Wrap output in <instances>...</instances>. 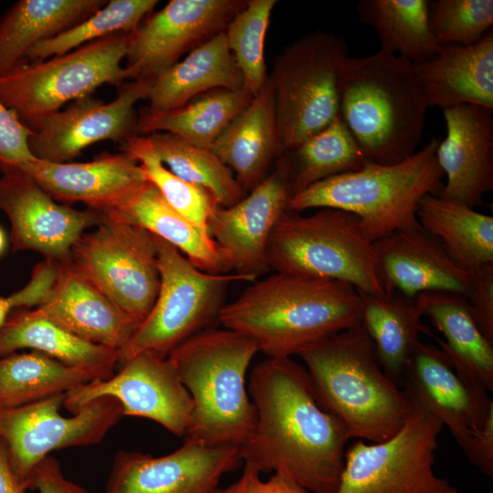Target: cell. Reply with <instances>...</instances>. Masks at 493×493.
I'll return each instance as SVG.
<instances>
[{"label": "cell", "mask_w": 493, "mask_h": 493, "mask_svg": "<svg viewBox=\"0 0 493 493\" xmlns=\"http://www.w3.org/2000/svg\"><path fill=\"white\" fill-rule=\"evenodd\" d=\"M248 392L257 420L240 446L243 462L310 493H335L350 436L318 404L305 367L291 357H267L252 369Z\"/></svg>", "instance_id": "6da1fadb"}, {"label": "cell", "mask_w": 493, "mask_h": 493, "mask_svg": "<svg viewBox=\"0 0 493 493\" xmlns=\"http://www.w3.org/2000/svg\"><path fill=\"white\" fill-rule=\"evenodd\" d=\"M362 316V296L351 285L276 272L225 304L217 320L280 358L361 323Z\"/></svg>", "instance_id": "7a4b0ae2"}, {"label": "cell", "mask_w": 493, "mask_h": 493, "mask_svg": "<svg viewBox=\"0 0 493 493\" xmlns=\"http://www.w3.org/2000/svg\"><path fill=\"white\" fill-rule=\"evenodd\" d=\"M297 355L318 404L344 425L350 438L386 440L411 414L410 400L383 372L362 322L308 345Z\"/></svg>", "instance_id": "3957f363"}, {"label": "cell", "mask_w": 493, "mask_h": 493, "mask_svg": "<svg viewBox=\"0 0 493 493\" xmlns=\"http://www.w3.org/2000/svg\"><path fill=\"white\" fill-rule=\"evenodd\" d=\"M428 108L407 59L382 49L346 59L340 116L368 161L393 164L416 152Z\"/></svg>", "instance_id": "277c9868"}, {"label": "cell", "mask_w": 493, "mask_h": 493, "mask_svg": "<svg viewBox=\"0 0 493 493\" xmlns=\"http://www.w3.org/2000/svg\"><path fill=\"white\" fill-rule=\"evenodd\" d=\"M257 351L252 339L224 328L204 330L169 353L194 404L186 437L210 446L240 447L248 440L257 413L246 375Z\"/></svg>", "instance_id": "5b68a950"}, {"label": "cell", "mask_w": 493, "mask_h": 493, "mask_svg": "<svg viewBox=\"0 0 493 493\" xmlns=\"http://www.w3.org/2000/svg\"><path fill=\"white\" fill-rule=\"evenodd\" d=\"M433 138L409 158L393 164L368 162L361 169L322 180L291 196L288 210L334 208L356 215L373 243L395 231L420 228V200L436 194L444 173Z\"/></svg>", "instance_id": "8992f818"}, {"label": "cell", "mask_w": 493, "mask_h": 493, "mask_svg": "<svg viewBox=\"0 0 493 493\" xmlns=\"http://www.w3.org/2000/svg\"><path fill=\"white\" fill-rule=\"evenodd\" d=\"M267 263L278 273L345 282L359 292L383 294L374 243L360 219L334 208L309 215L288 210L276 225Z\"/></svg>", "instance_id": "52a82bcc"}, {"label": "cell", "mask_w": 493, "mask_h": 493, "mask_svg": "<svg viewBox=\"0 0 493 493\" xmlns=\"http://www.w3.org/2000/svg\"><path fill=\"white\" fill-rule=\"evenodd\" d=\"M348 54L344 37L315 31L276 57L268 79L283 152L340 116L341 82Z\"/></svg>", "instance_id": "ba28073f"}, {"label": "cell", "mask_w": 493, "mask_h": 493, "mask_svg": "<svg viewBox=\"0 0 493 493\" xmlns=\"http://www.w3.org/2000/svg\"><path fill=\"white\" fill-rule=\"evenodd\" d=\"M99 215L96 229L77 240L66 262L140 324L160 287L155 237L117 210Z\"/></svg>", "instance_id": "9c48e42d"}, {"label": "cell", "mask_w": 493, "mask_h": 493, "mask_svg": "<svg viewBox=\"0 0 493 493\" xmlns=\"http://www.w3.org/2000/svg\"><path fill=\"white\" fill-rule=\"evenodd\" d=\"M129 33H116L44 60L29 61L0 77V100L30 130L68 102L130 76L121 65Z\"/></svg>", "instance_id": "30bf717a"}, {"label": "cell", "mask_w": 493, "mask_h": 493, "mask_svg": "<svg viewBox=\"0 0 493 493\" xmlns=\"http://www.w3.org/2000/svg\"><path fill=\"white\" fill-rule=\"evenodd\" d=\"M154 237L160 272L158 294L152 309L121 351V364L142 351L167 358L174 348L218 320L228 284L243 280L237 275L205 272L176 247Z\"/></svg>", "instance_id": "8fae6325"}, {"label": "cell", "mask_w": 493, "mask_h": 493, "mask_svg": "<svg viewBox=\"0 0 493 493\" xmlns=\"http://www.w3.org/2000/svg\"><path fill=\"white\" fill-rule=\"evenodd\" d=\"M411 404V414L393 436L370 444L359 439L345 450L335 493H457L434 471L442 422Z\"/></svg>", "instance_id": "7c38bea8"}, {"label": "cell", "mask_w": 493, "mask_h": 493, "mask_svg": "<svg viewBox=\"0 0 493 493\" xmlns=\"http://www.w3.org/2000/svg\"><path fill=\"white\" fill-rule=\"evenodd\" d=\"M66 393L23 406L0 408V441L11 468L28 489L34 467L53 450L100 443L123 416L118 400H93L73 416L59 414Z\"/></svg>", "instance_id": "4fadbf2b"}, {"label": "cell", "mask_w": 493, "mask_h": 493, "mask_svg": "<svg viewBox=\"0 0 493 493\" xmlns=\"http://www.w3.org/2000/svg\"><path fill=\"white\" fill-rule=\"evenodd\" d=\"M110 396L123 415L151 419L173 435H186L193 418L192 397L167 358L142 351L121 363L107 379H95L66 393L63 406L72 414L95 399Z\"/></svg>", "instance_id": "5bb4252c"}, {"label": "cell", "mask_w": 493, "mask_h": 493, "mask_svg": "<svg viewBox=\"0 0 493 493\" xmlns=\"http://www.w3.org/2000/svg\"><path fill=\"white\" fill-rule=\"evenodd\" d=\"M246 1L171 0L129 33L124 68L130 79H154L215 35Z\"/></svg>", "instance_id": "9a60e30c"}, {"label": "cell", "mask_w": 493, "mask_h": 493, "mask_svg": "<svg viewBox=\"0 0 493 493\" xmlns=\"http://www.w3.org/2000/svg\"><path fill=\"white\" fill-rule=\"evenodd\" d=\"M153 79H134L109 102L89 95L40 119L32 129L29 148L35 158L69 163L87 147L110 140L120 144L136 135L135 104L147 99Z\"/></svg>", "instance_id": "2e32d148"}, {"label": "cell", "mask_w": 493, "mask_h": 493, "mask_svg": "<svg viewBox=\"0 0 493 493\" xmlns=\"http://www.w3.org/2000/svg\"><path fill=\"white\" fill-rule=\"evenodd\" d=\"M242 462L238 446H210L189 437L157 457L119 450L105 493H217L221 477Z\"/></svg>", "instance_id": "e0dca14e"}, {"label": "cell", "mask_w": 493, "mask_h": 493, "mask_svg": "<svg viewBox=\"0 0 493 493\" xmlns=\"http://www.w3.org/2000/svg\"><path fill=\"white\" fill-rule=\"evenodd\" d=\"M0 211L7 216L13 251L32 250L58 263L84 231L99 222V212L57 203L29 174L0 165Z\"/></svg>", "instance_id": "ac0fdd59"}, {"label": "cell", "mask_w": 493, "mask_h": 493, "mask_svg": "<svg viewBox=\"0 0 493 493\" xmlns=\"http://www.w3.org/2000/svg\"><path fill=\"white\" fill-rule=\"evenodd\" d=\"M291 192L278 165L237 203L218 206L207 223V230L229 270L246 281L270 270L267 246L272 232L288 211Z\"/></svg>", "instance_id": "d6986e66"}, {"label": "cell", "mask_w": 493, "mask_h": 493, "mask_svg": "<svg viewBox=\"0 0 493 493\" xmlns=\"http://www.w3.org/2000/svg\"><path fill=\"white\" fill-rule=\"evenodd\" d=\"M399 385L411 403L425 408L447 427L460 447L493 412L487 391L461 377L442 349L421 341Z\"/></svg>", "instance_id": "ffe728a7"}, {"label": "cell", "mask_w": 493, "mask_h": 493, "mask_svg": "<svg viewBox=\"0 0 493 493\" xmlns=\"http://www.w3.org/2000/svg\"><path fill=\"white\" fill-rule=\"evenodd\" d=\"M443 115L446 135L435 157L446 183L437 195L474 208L493 190V110L464 104Z\"/></svg>", "instance_id": "44dd1931"}, {"label": "cell", "mask_w": 493, "mask_h": 493, "mask_svg": "<svg viewBox=\"0 0 493 493\" xmlns=\"http://www.w3.org/2000/svg\"><path fill=\"white\" fill-rule=\"evenodd\" d=\"M17 168L55 200L82 203L98 212L120 209L148 182L140 163L123 152H104L85 163L36 158Z\"/></svg>", "instance_id": "7402d4cb"}, {"label": "cell", "mask_w": 493, "mask_h": 493, "mask_svg": "<svg viewBox=\"0 0 493 493\" xmlns=\"http://www.w3.org/2000/svg\"><path fill=\"white\" fill-rule=\"evenodd\" d=\"M385 292L409 299L428 291L470 295V275L422 227L395 231L374 242Z\"/></svg>", "instance_id": "603a6c76"}, {"label": "cell", "mask_w": 493, "mask_h": 493, "mask_svg": "<svg viewBox=\"0 0 493 493\" xmlns=\"http://www.w3.org/2000/svg\"><path fill=\"white\" fill-rule=\"evenodd\" d=\"M34 309L72 334L120 352L139 325L68 262L59 263L54 288Z\"/></svg>", "instance_id": "cb8c5ba5"}, {"label": "cell", "mask_w": 493, "mask_h": 493, "mask_svg": "<svg viewBox=\"0 0 493 493\" xmlns=\"http://www.w3.org/2000/svg\"><path fill=\"white\" fill-rule=\"evenodd\" d=\"M414 70L428 107L493 110V30L469 46L445 45Z\"/></svg>", "instance_id": "d4e9b609"}, {"label": "cell", "mask_w": 493, "mask_h": 493, "mask_svg": "<svg viewBox=\"0 0 493 493\" xmlns=\"http://www.w3.org/2000/svg\"><path fill=\"white\" fill-rule=\"evenodd\" d=\"M210 150L232 171L246 194L267 177L269 165L283 152L269 79Z\"/></svg>", "instance_id": "484cf974"}, {"label": "cell", "mask_w": 493, "mask_h": 493, "mask_svg": "<svg viewBox=\"0 0 493 493\" xmlns=\"http://www.w3.org/2000/svg\"><path fill=\"white\" fill-rule=\"evenodd\" d=\"M414 302L443 334L436 339L456 372L487 392L493 391V342L475 323L465 297L443 291L417 295Z\"/></svg>", "instance_id": "4316f807"}, {"label": "cell", "mask_w": 493, "mask_h": 493, "mask_svg": "<svg viewBox=\"0 0 493 493\" xmlns=\"http://www.w3.org/2000/svg\"><path fill=\"white\" fill-rule=\"evenodd\" d=\"M243 88L241 70L223 31L153 79L147 96L148 107L157 111L168 110L213 89Z\"/></svg>", "instance_id": "83f0119b"}, {"label": "cell", "mask_w": 493, "mask_h": 493, "mask_svg": "<svg viewBox=\"0 0 493 493\" xmlns=\"http://www.w3.org/2000/svg\"><path fill=\"white\" fill-rule=\"evenodd\" d=\"M105 0H19L0 16V77L29 62L36 44L74 26Z\"/></svg>", "instance_id": "f1b7e54d"}, {"label": "cell", "mask_w": 493, "mask_h": 493, "mask_svg": "<svg viewBox=\"0 0 493 493\" xmlns=\"http://www.w3.org/2000/svg\"><path fill=\"white\" fill-rule=\"evenodd\" d=\"M32 349L66 364L88 369L101 379L113 374L120 351L85 341L35 309L11 312L0 329V357Z\"/></svg>", "instance_id": "f546056e"}, {"label": "cell", "mask_w": 493, "mask_h": 493, "mask_svg": "<svg viewBox=\"0 0 493 493\" xmlns=\"http://www.w3.org/2000/svg\"><path fill=\"white\" fill-rule=\"evenodd\" d=\"M253 95L246 89H216L186 104L163 111L142 108L136 135L168 132L196 146L210 149L228 124L248 105Z\"/></svg>", "instance_id": "4dcf8cb0"}, {"label": "cell", "mask_w": 493, "mask_h": 493, "mask_svg": "<svg viewBox=\"0 0 493 493\" xmlns=\"http://www.w3.org/2000/svg\"><path fill=\"white\" fill-rule=\"evenodd\" d=\"M416 215L421 227L437 238L453 260L469 275L493 264V217L439 197L424 196Z\"/></svg>", "instance_id": "1f68e13d"}, {"label": "cell", "mask_w": 493, "mask_h": 493, "mask_svg": "<svg viewBox=\"0 0 493 493\" xmlns=\"http://www.w3.org/2000/svg\"><path fill=\"white\" fill-rule=\"evenodd\" d=\"M117 211L176 247L197 268L212 274L229 271L207 228L171 207L149 181Z\"/></svg>", "instance_id": "d6a6232c"}, {"label": "cell", "mask_w": 493, "mask_h": 493, "mask_svg": "<svg viewBox=\"0 0 493 493\" xmlns=\"http://www.w3.org/2000/svg\"><path fill=\"white\" fill-rule=\"evenodd\" d=\"M362 323L386 375L397 385L418 342L425 332L414 299L396 291L382 295L361 293Z\"/></svg>", "instance_id": "836d02e7"}, {"label": "cell", "mask_w": 493, "mask_h": 493, "mask_svg": "<svg viewBox=\"0 0 493 493\" xmlns=\"http://www.w3.org/2000/svg\"><path fill=\"white\" fill-rule=\"evenodd\" d=\"M368 162L339 116L296 147L284 151L278 165L287 176L292 196L327 178L357 171Z\"/></svg>", "instance_id": "e575fe53"}, {"label": "cell", "mask_w": 493, "mask_h": 493, "mask_svg": "<svg viewBox=\"0 0 493 493\" xmlns=\"http://www.w3.org/2000/svg\"><path fill=\"white\" fill-rule=\"evenodd\" d=\"M95 379L93 371L71 366L33 351L0 357V408L33 404L67 393Z\"/></svg>", "instance_id": "d590c367"}, {"label": "cell", "mask_w": 493, "mask_h": 493, "mask_svg": "<svg viewBox=\"0 0 493 493\" xmlns=\"http://www.w3.org/2000/svg\"><path fill=\"white\" fill-rule=\"evenodd\" d=\"M427 0H361L359 18L376 31L381 48L417 64L435 55L440 46L428 18Z\"/></svg>", "instance_id": "8d00e7d4"}, {"label": "cell", "mask_w": 493, "mask_h": 493, "mask_svg": "<svg viewBox=\"0 0 493 493\" xmlns=\"http://www.w3.org/2000/svg\"><path fill=\"white\" fill-rule=\"evenodd\" d=\"M162 163L183 180L213 194L219 206H230L246 194L232 171L210 150L168 132L146 135Z\"/></svg>", "instance_id": "74e56055"}, {"label": "cell", "mask_w": 493, "mask_h": 493, "mask_svg": "<svg viewBox=\"0 0 493 493\" xmlns=\"http://www.w3.org/2000/svg\"><path fill=\"white\" fill-rule=\"evenodd\" d=\"M157 0H110L74 26L30 48L28 61L44 60L69 52L116 33H131L151 14Z\"/></svg>", "instance_id": "f35d334b"}, {"label": "cell", "mask_w": 493, "mask_h": 493, "mask_svg": "<svg viewBox=\"0 0 493 493\" xmlns=\"http://www.w3.org/2000/svg\"><path fill=\"white\" fill-rule=\"evenodd\" d=\"M120 149L140 163L147 180L171 207L207 228L209 218L219 206L211 193L173 173L159 159L146 135L131 136Z\"/></svg>", "instance_id": "ab89813d"}, {"label": "cell", "mask_w": 493, "mask_h": 493, "mask_svg": "<svg viewBox=\"0 0 493 493\" xmlns=\"http://www.w3.org/2000/svg\"><path fill=\"white\" fill-rule=\"evenodd\" d=\"M277 0H248L228 23L225 34L244 79V89L255 96L268 80L264 44Z\"/></svg>", "instance_id": "60d3db41"}, {"label": "cell", "mask_w": 493, "mask_h": 493, "mask_svg": "<svg viewBox=\"0 0 493 493\" xmlns=\"http://www.w3.org/2000/svg\"><path fill=\"white\" fill-rule=\"evenodd\" d=\"M431 32L439 44L469 46L492 29V0H436L428 3Z\"/></svg>", "instance_id": "b9f144b4"}, {"label": "cell", "mask_w": 493, "mask_h": 493, "mask_svg": "<svg viewBox=\"0 0 493 493\" xmlns=\"http://www.w3.org/2000/svg\"><path fill=\"white\" fill-rule=\"evenodd\" d=\"M32 132L0 100V165L20 167L36 159L29 148Z\"/></svg>", "instance_id": "7bdbcfd3"}, {"label": "cell", "mask_w": 493, "mask_h": 493, "mask_svg": "<svg viewBox=\"0 0 493 493\" xmlns=\"http://www.w3.org/2000/svg\"><path fill=\"white\" fill-rule=\"evenodd\" d=\"M472 288L467 303L470 314L483 335L493 342V264L470 274Z\"/></svg>", "instance_id": "ee69618b"}, {"label": "cell", "mask_w": 493, "mask_h": 493, "mask_svg": "<svg viewBox=\"0 0 493 493\" xmlns=\"http://www.w3.org/2000/svg\"><path fill=\"white\" fill-rule=\"evenodd\" d=\"M28 489L39 493H87L86 489L63 474L59 462L53 456L43 458L32 470Z\"/></svg>", "instance_id": "f6af8a7d"}, {"label": "cell", "mask_w": 493, "mask_h": 493, "mask_svg": "<svg viewBox=\"0 0 493 493\" xmlns=\"http://www.w3.org/2000/svg\"><path fill=\"white\" fill-rule=\"evenodd\" d=\"M217 493H310L281 475L274 474L263 481L259 472L248 465L244 466L240 478Z\"/></svg>", "instance_id": "bcb514c9"}, {"label": "cell", "mask_w": 493, "mask_h": 493, "mask_svg": "<svg viewBox=\"0 0 493 493\" xmlns=\"http://www.w3.org/2000/svg\"><path fill=\"white\" fill-rule=\"evenodd\" d=\"M461 449L480 472L493 476V412L482 428L471 431Z\"/></svg>", "instance_id": "7dc6e473"}, {"label": "cell", "mask_w": 493, "mask_h": 493, "mask_svg": "<svg viewBox=\"0 0 493 493\" xmlns=\"http://www.w3.org/2000/svg\"><path fill=\"white\" fill-rule=\"evenodd\" d=\"M26 490L15 476L5 447L0 441V493H26Z\"/></svg>", "instance_id": "c3c4849f"}, {"label": "cell", "mask_w": 493, "mask_h": 493, "mask_svg": "<svg viewBox=\"0 0 493 493\" xmlns=\"http://www.w3.org/2000/svg\"><path fill=\"white\" fill-rule=\"evenodd\" d=\"M14 309L9 297H0V329Z\"/></svg>", "instance_id": "681fc988"}, {"label": "cell", "mask_w": 493, "mask_h": 493, "mask_svg": "<svg viewBox=\"0 0 493 493\" xmlns=\"http://www.w3.org/2000/svg\"><path fill=\"white\" fill-rule=\"evenodd\" d=\"M5 247V236L3 230L0 228V254L4 251Z\"/></svg>", "instance_id": "f907efd6"}]
</instances>
